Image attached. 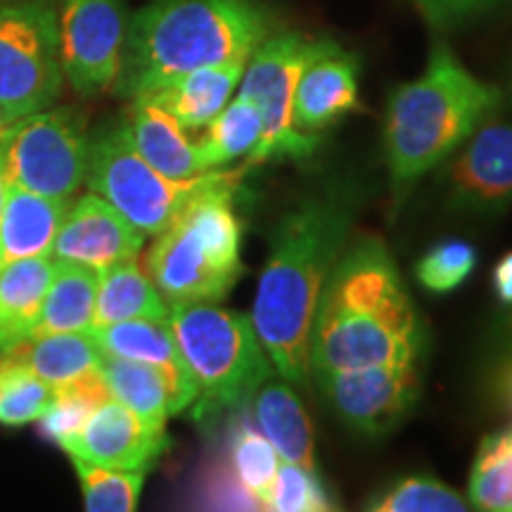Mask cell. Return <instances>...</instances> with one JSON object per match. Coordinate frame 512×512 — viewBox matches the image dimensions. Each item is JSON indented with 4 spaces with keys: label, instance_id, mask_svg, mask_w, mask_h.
<instances>
[{
    "label": "cell",
    "instance_id": "6da1fadb",
    "mask_svg": "<svg viewBox=\"0 0 512 512\" xmlns=\"http://www.w3.org/2000/svg\"><path fill=\"white\" fill-rule=\"evenodd\" d=\"M425 328L396 261L377 238L342 249L325 280L311 328V370L418 363Z\"/></svg>",
    "mask_w": 512,
    "mask_h": 512
},
{
    "label": "cell",
    "instance_id": "7a4b0ae2",
    "mask_svg": "<svg viewBox=\"0 0 512 512\" xmlns=\"http://www.w3.org/2000/svg\"><path fill=\"white\" fill-rule=\"evenodd\" d=\"M349 195L309 197L273 230L256 285L252 323L275 373L304 387L311 375V328L325 280L349 242Z\"/></svg>",
    "mask_w": 512,
    "mask_h": 512
},
{
    "label": "cell",
    "instance_id": "3957f363",
    "mask_svg": "<svg viewBox=\"0 0 512 512\" xmlns=\"http://www.w3.org/2000/svg\"><path fill=\"white\" fill-rule=\"evenodd\" d=\"M266 36L252 0H152L128 22L114 88L133 100L192 69L247 62Z\"/></svg>",
    "mask_w": 512,
    "mask_h": 512
},
{
    "label": "cell",
    "instance_id": "277c9868",
    "mask_svg": "<svg viewBox=\"0 0 512 512\" xmlns=\"http://www.w3.org/2000/svg\"><path fill=\"white\" fill-rule=\"evenodd\" d=\"M505 93L470 72L451 48L437 43L418 79L401 83L387 102L384 157L403 192L446 162L501 110Z\"/></svg>",
    "mask_w": 512,
    "mask_h": 512
},
{
    "label": "cell",
    "instance_id": "5b68a950",
    "mask_svg": "<svg viewBox=\"0 0 512 512\" xmlns=\"http://www.w3.org/2000/svg\"><path fill=\"white\" fill-rule=\"evenodd\" d=\"M240 171L197 192L155 235L145 256V271L171 306L219 304L245 275L242 221L235 211Z\"/></svg>",
    "mask_w": 512,
    "mask_h": 512
},
{
    "label": "cell",
    "instance_id": "8992f818",
    "mask_svg": "<svg viewBox=\"0 0 512 512\" xmlns=\"http://www.w3.org/2000/svg\"><path fill=\"white\" fill-rule=\"evenodd\" d=\"M169 325L197 382L195 418L247 406L256 389L273 377L252 318L216 304L171 306Z\"/></svg>",
    "mask_w": 512,
    "mask_h": 512
},
{
    "label": "cell",
    "instance_id": "52a82bcc",
    "mask_svg": "<svg viewBox=\"0 0 512 512\" xmlns=\"http://www.w3.org/2000/svg\"><path fill=\"white\" fill-rule=\"evenodd\" d=\"M230 174L233 171L214 169L188 181L166 178L136 150L126 121H112L88 138L86 185L145 235H159L169 228L197 192Z\"/></svg>",
    "mask_w": 512,
    "mask_h": 512
},
{
    "label": "cell",
    "instance_id": "ba28073f",
    "mask_svg": "<svg viewBox=\"0 0 512 512\" xmlns=\"http://www.w3.org/2000/svg\"><path fill=\"white\" fill-rule=\"evenodd\" d=\"M62 86L60 24L53 3L0 5V126L53 107Z\"/></svg>",
    "mask_w": 512,
    "mask_h": 512
},
{
    "label": "cell",
    "instance_id": "9c48e42d",
    "mask_svg": "<svg viewBox=\"0 0 512 512\" xmlns=\"http://www.w3.org/2000/svg\"><path fill=\"white\" fill-rule=\"evenodd\" d=\"M0 166L8 185L69 202L86 183V121L72 107H48L0 131Z\"/></svg>",
    "mask_w": 512,
    "mask_h": 512
},
{
    "label": "cell",
    "instance_id": "30bf717a",
    "mask_svg": "<svg viewBox=\"0 0 512 512\" xmlns=\"http://www.w3.org/2000/svg\"><path fill=\"white\" fill-rule=\"evenodd\" d=\"M311 50V38L283 31L266 36L247 60L238 95L252 102L261 117V138L247 155L249 166L273 159H306L318 147V133L297 131L292 121L294 91Z\"/></svg>",
    "mask_w": 512,
    "mask_h": 512
},
{
    "label": "cell",
    "instance_id": "8fae6325",
    "mask_svg": "<svg viewBox=\"0 0 512 512\" xmlns=\"http://www.w3.org/2000/svg\"><path fill=\"white\" fill-rule=\"evenodd\" d=\"M60 60L64 81L83 98L114 88L126 41V10L121 0H62Z\"/></svg>",
    "mask_w": 512,
    "mask_h": 512
},
{
    "label": "cell",
    "instance_id": "7c38bea8",
    "mask_svg": "<svg viewBox=\"0 0 512 512\" xmlns=\"http://www.w3.org/2000/svg\"><path fill=\"white\" fill-rule=\"evenodd\" d=\"M337 418L366 437H382L413 411L420 396L418 363L356 370H311Z\"/></svg>",
    "mask_w": 512,
    "mask_h": 512
},
{
    "label": "cell",
    "instance_id": "4fadbf2b",
    "mask_svg": "<svg viewBox=\"0 0 512 512\" xmlns=\"http://www.w3.org/2000/svg\"><path fill=\"white\" fill-rule=\"evenodd\" d=\"M448 200L467 214H501L512 202V124L491 121L467 138L448 171Z\"/></svg>",
    "mask_w": 512,
    "mask_h": 512
},
{
    "label": "cell",
    "instance_id": "5bb4252c",
    "mask_svg": "<svg viewBox=\"0 0 512 512\" xmlns=\"http://www.w3.org/2000/svg\"><path fill=\"white\" fill-rule=\"evenodd\" d=\"M143 245V230L133 226L105 197L88 192L67 207L50 256L102 271L136 259Z\"/></svg>",
    "mask_w": 512,
    "mask_h": 512
},
{
    "label": "cell",
    "instance_id": "9a60e30c",
    "mask_svg": "<svg viewBox=\"0 0 512 512\" xmlns=\"http://www.w3.org/2000/svg\"><path fill=\"white\" fill-rule=\"evenodd\" d=\"M166 430L147 425L119 401L107 399L72 439L60 446L67 456L117 470H150L166 451Z\"/></svg>",
    "mask_w": 512,
    "mask_h": 512
},
{
    "label": "cell",
    "instance_id": "2e32d148",
    "mask_svg": "<svg viewBox=\"0 0 512 512\" xmlns=\"http://www.w3.org/2000/svg\"><path fill=\"white\" fill-rule=\"evenodd\" d=\"M354 110H358V60L328 38L313 41L294 91V128L320 133Z\"/></svg>",
    "mask_w": 512,
    "mask_h": 512
},
{
    "label": "cell",
    "instance_id": "e0dca14e",
    "mask_svg": "<svg viewBox=\"0 0 512 512\" xmlns=\"http://www.w3.org/2000/svg\"><path fill=\"white\" fill-rule=\"evenodd\" d=\"M91 335L102 354L150 363V366L162 370L166 382H169L171 415L183 413L185 408H190L195 403L197 382L181 354V347H178L169 318L124 320V323L95 328Z\"/></svg>",
    "mask_w": 512,
    "mask_h": 512
},
{
    "label": "cell",
    "instance_id": "ac0fdd59",
    "mask_svg": "<svg viewBox=\"0 0 512 512\" xmlns=\"http://www.w3.org/2000/svg\"><path fill=\"white\" fill-rule=\"evenodd\" d=\"M245 64L247 62H230L192 69V72L176 76L164 86L138 95V98L155 102L157 107L169 112L185 131H200L238 91Z\"/></svg>",
    "mask_w": 512,
    "mask_h": 512
},
{
    "label": "cell",
    "instance_id": "d6986e66",
    "mask_svg": "<svg viewBox=\"0 0 512 512\" xmlns=\"http://www.w3.org/2000/svg\"><path fill=\"white\" fill-rule=\"evenodd\" d=\"M69 202L36 192L8 188L3 221H0V271L24 259H43L53 254L57 230Z\"/></svg>",
    "mask_w": 512,
    "mask_h": 512
},
{
    "label": "cell",
    "instance_id": "ffe728a7",
    "mask_svg": "<svg viewBox=\"0 0 512 512\" xmlns=\"http://www.w3.org/2000/svg\"><path fill=\"white\" fill-rule=\"evenodd\" d=\"M249 413L283 463L316 470V439L311 420L290 382L268 377L249 399Z\"/></svg>",
    "mask_w": 512,
    "mask_h": 512
},
{
    "label": "cell",
    "instance_id": "44dd1931",
    "mask_svg": "<svg viewBox=\"0 0 512 512\" xmlns=\"http://www.w3.org/2000/svg\"><path fill=\"white\" fill-rule=\"evenodd\" d=\"M126 124L136 150L159 174L174 181H188L204 174L197 145L188 138L185 128L155 102L133 98Z\"/></svg>",
    "mask_w": 512,
    "mask_h": 512
},
{
    "label": "cell",
    "instance_id": "7402d4cb",
    "mask_svg": "<svg viewBox=\"0 0 512 512\" xmlns=\"http://www.w3.org/2000/svg\"><path fill=\"white\" fill-rule=\"evenodd\" d=\"M53 261L24 259L0 271V354L29 339L46 304Z\"/></svg>",
    "mask_w": 512,
    "mask_h": 512
},
{
    "label": "cell",
    "instance_id": "603a6c76",
    "mask_svg": "<svg viewBox=\"0 0 512 512\" xmlns=\"http://www.w3.org/2000/svg\"><path fill=\"white\" fill-rule=\"evenodd\" d=\"M169 311V304L136 259L98 271L93 330L124 320H164Z\"/></svg>",
    "mask_w": 512,
    "mask_h": 512
},
{
    "label": "cell",
    "instance_id": "cb8c5ba5",
    "mask_svg": "<svg viewBox=\"0 0 512 512\" xmlns=\"http://www.w3.org/2000/svg\"><path fill=\"white\" fill-rule=\"evenodd\" d=\"M8 354L34 370L50 389H60L102 370V351L91 332H60V335L29 337ZM3 356V354H0Z\"/></svg>",
    "mask_w": 512,
    "mask_h": 512
},
{
    "label": "cell",
    "instance_id": "d4e9b609",
    "mask_svg": "<svg viewBox=\"0 0 512 512\" xmlns=\"http://www.w3.org/2000/svg\"><path fill=\"white\" fill-rule=\"evenodd\" d=\"M95 297H98V271L55 259L46 304L29 337L91 332L95 325Z\"/></svg>",
    "mask_w": 512,
    "mask_h": 512
},
{
    "label": "cell",
    "instance_id": "484cf974",
    "mask_svg": "<svg viewBox=\"0 0 512 512\" xmlns=\"http://www.w3.org/2000/svg\"><path fill=\"white\" fill-rule=\"evenodd\" d=\"M221 446L238 482L261 503V510H264L275 472L280 467V456L271 441L266 439V434L256 427L252 413H249V403L235 408L230 415Z\"/></svg>",
    "mask_w": 512,
    "mask_h": 512
},
{
    "label": "cell",
    "instance_id": "4316f807",
    "mask_svg": "<svg viewBox=\"0 0 512 512\" xmlns=\"http://www.w3.org/2000/svg\"><path fill=\"white\" fill-rule=\"evenodd\" d=\"M102 377L114 401L136 413L147 425L166 430L171 394L162 370L150 363L102 354Z\"/></svg>",
    "mask_w": 512,
    "mask_h": 512
},
{
    "label": "cell",
    "instance_id": "83f0119b",
    "mask_svg": "<svg viewBox=\"0 0 512 512\" xmlns=\"http://www.w3.org/2000/svg\"><path fill=\"white\" fill-rule=\"evenodd\" d=\"M261 138V117L252 102L230 98V102L204 126V136L197 140V155L202 169L214 171L219 166L235 162L254 150Z\"/></svg>",
    "mask_w": 512,
    "mask_h": 512
},
{
    "label": "cell",
    "instance_id": "f1b7e54d",
    "mask_svg": "<svg viewBox=\"0 0 512 512\" xmlns=\"http://www.w3.org/2000/svg\"><path fill=\"white\" fill-rule=\"evenodd\" d=\"M467 501L484 512H512V425L479 444L467 482Z\"/></svg>",
    "mask_w": 512,
    "mask_h": 512
},
{
    "label": "cell",
    "instance_id": "f546056e",
    "mask_svg": "<svg viewBox=\"0 0 512 512\" xmlns=\"http://www.w3.org/2000/svg\"><path fill=\"white\" fill-rule=\"evenodd\" d=\"M107 399H112V396L105 384V377H102V370L95 375L83 377V380L64 384L60 389H53L46 413L38 420L41 432L50 441H55L57 446H62L64 441L72 439L86 425L88 418Z\"/></svg>",
    "mask_w": 512,
    "mask_h": 512
},
{
    "label": "cell",
    "instance_id": "4dcf8cb0",
    "mask_svg": "<svg viewBox=\"0 0 512 512\" xmlns=\"http://www.w3.org/2000/svg\"><path fill=\"white\" fill-rule=\"evenodd\" d=\"M69 458L81 482L83 508L91 512H131L138 508L145 472L117 470L76 456Z\"/></svg>",
    "mask_w": 512,
    "mask_h": 512
},
{
    "label": "cell",
    "instance_id": "1f68e13d",
    "mask_svg": "<svg viewBox=\"0 0 512 512\" xmlns=\"http://www.w3.org/2000/svg\"><path fill=\"white\" fill-rule=\"evenodd\" d=\"M53 389L12 354L0 356V425L22 427L46 413Z\"/></svg>",
    "mask_w": 512,
    "mask_h": 512
},
{
    "label": "cell",
    "instance_id": "d6a6232c",
    "mask_svg": "<svg viewBox=\"0 0 512 512\" xmlns=\"http://www.w3.org/2000/svg\"><path fill=\"white\" fill-rule=\"evenodd\" d=\"M467 508L465 496L430 475L396 479L366 503V510L373 512H465Z\"/></svg>",
    "mask_w": 512,
    "mask_h": 512
},
{
    "label": "cell",
    "instance_id": "836d02e7",
    "mask_svg": "<svg viewBox=\"0 0 512 512\" xmlns=\"http://www.w3.org/2000/svg\"><path fill=\"white\" fill-rule=\"evenodd\" d=\"M264 510L273 512H325L337 510L316 470L294 463H280L268 491Z\"/></svg>",
    "mask_w": 512,
    "mask_h": 512
},
{
    "label": "cell",
    "instance_id": "e575fe53",
    "mask_svg": "<svg viewBox=\"0 0 512 512\" xmlns=\"http://www.w3.org/2000/svg\"><path fill=\"white\" fill-rule=\"evenodd\" d=\"M477 266V249L465 240H441L415 264V278L432 294L458 290Z\"/></svg>",
    "mask_w": 512,
    "mask_h": 512
},
{
    "label": "cell",
    "instance_id": "d590c367",
    "mask_svg": "<svg viewBox=\"0 0 512 512\" xmlns=\"http://www.w3.org/2000/svg\"><path fill=\"white\" fill-rule=\"evenodd\" d=\"M195 501L200 508L214 510H261V503L245 491L230 467L223 446H216L207 463L202 465L195 484Z\"/></svg>",
    "mask_w": 512,
    "mask_h": 512
},
{
    "label": "cell",
    "instance_id": "8d00e7d4",
    "mask_svg": "<svg viewBox=\"0 0 512 512\" xmlns=\"http://www.w3.org/2000/svg\"><path fill=\"white\" fill-rule=\"evenodd\" d=\"M508 0H415L422 15H425L434 27H453L463 24L467 19H475L486 12L501 8Z\"/></svg>",
    "mask_w": 512,
    "mask_h": 512
},
{
    "label": "cell",
    "instance_id": "74e56055",
    "mask_svg": "<svg viewBox=\"0 0 512 512\" xmlns=\"http://www.w3.org/2000/svg\"><path fill=\"white\" fill-rule=\"evenodd\" d=\"M491 283H494L498 302L503 306H512V252H508L498 261L494 275H491Z\"/></svg>",
    "mask_w": 512,
    "mask_h": 512
},
{
    "label": "cell",
    "instance_id": "f35d334b",
    "mask_svg": "<svg viewBox=\"0 0 512 512\" xmlns=\"http://www.w3.org/2000/svg\"><path fill=\"white\" fill-rule=\"evenodd\" d=\"M496 394H498V401H501V406L512 415V354L505 358L503 366L498 368Z\"/></svg>",
    "mask_w": 512,
    "mask_h": 512
},
{
    "label": "cell",
    "instance_id": "ab89813d",
    "mask_svg": "<svg viewBox=\"0 0 512 512\" xmlns=\"http://www.w3.org/2000/svg\"><path fill=\"white\" fill-rule=\"evenodd\" d=\"M8 181H5L3 166H0V221H3V211H5V202H8Z\"/></svg>",
    "mask_w": 512,
    "mask_h": 512
},
{
    "label": "cell",
    "instance_id": "60d3db41",
    "mask_svg": "<svg viewBox=\"0 0 512 512\" xmlns=\"http://www.w3.org/2000/svg\"><path fill=\"white\" fill-rule=\"evenodd\" d=\"M505 339H508V344L512 349V316L508 318V323H505ZM510 354H512V351H510Z\"/></svg>",
    "mask_w": 512,
    "mask_h": 512
},
{
    "label": "cell",
    "instance_id": "b9f144b4",
    "mask_svg": "<svg viewBox=\"0 0 512 512\" xmlns=\"http://www.w3.org/2000/svg\"><path fill=\"white\" fill-rule=\"evenodd\" d=\"M505 98H508V102L512 105V69H510V79H508V95H505Z\"/></svg>",
    "mask_w": 512,
    "mask_h": 512
},
{
    "label": "cell",
    "instance_id": "7bdbcfd3",
    "mask_svg": "<svg viewBox=\"0 0 512 512\" xmlns=\"http://www.w3.org/2000/svg\"><path fill=\"white\" fill-rule=\"evenodd\" d=\"M5 3H15V0H0V5H5Z\"/></svg>",
    "mask_w": 512,
    "mask_h": 512
},
{
    "label": "cell",
    "instance_id": "ee69618b",
    "mask_svg": "<svg viewBox=\"0 0 512 512\" xmlns=\"http://www.w3.org/2000/svg\"><path fill=\"white\" fill-rule=\"evenodd\" d=\"M3 128H5V126H0V131H3Z\"/></svg>",
    "mask_w": 512,
    "mask_h": 512
}]
</instances>
